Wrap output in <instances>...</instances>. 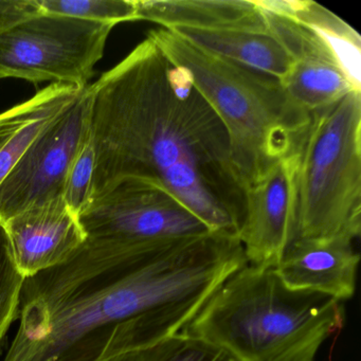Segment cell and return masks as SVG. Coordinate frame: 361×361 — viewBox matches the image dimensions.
Returning <instances> with one entry per match:
<instances>
[{
	"instance_id": "7a4b0ae2",
	"label": "cell",
	"mask_w": 361,
	"mask_h": 361,
	"mask_svg": "<svg viewBox=\"0 0 361 361\" xmlns=\"http://www.w3.org/2000/svg\"><path fill=\"white\" fill-rule=\"evenodd\" d=\"M88 88L94 200L126 179L152 181L211 233L240 240L246 188L225 126L187 71L147 35Z\"/></svg>"
},
{
	"instance_id": "5b68a950",
	"label": "cell",
	"mask_w": 361,
	"mask_h": 361,
	"mask_svg": "<svg viewBox=\"0 0 361 361\" xmlns=\"http://www.w3.org/2000/svg\"><path fill=\"white\" fill-rule=\"evenodd\" d=\"M293 152L298 197L293 240L359 238L361 92L310 114Z\"/></svg>"
},
{
	"instance_id": "44dd1931",
	"label": "cell",
	"mask_w": 361,
	"mask_h": 361,
	"mask_svg": "<svg viewBox=\"0 0 361 361\" xmlns=\"http://www.w3.org/2000/svg\"><path fill=\"white\" fill-rule=\"evenodd\" d=\"M318 344L312 340H303L274 361H316Z\"/></svg>"
},
{
	"instance_id": "2e32d148",
	"label": "cell",
	"mask_w": 361,
	"mask_h": 361,
	"mask_svg": "<svg viewBox=\"0 0 361 361\" xmlns=\"http://www.w3.org/2000/svg\"><path fill=\"white\" fill-rule=\"evenodd\" d=\"M94 361H238L219 346L181 331L155 343L124 350L103 348Z\"/></svg>"
},
{
	"instance_id": "9c48e42d",
	"label": "cell",
	"mask_w": 361,
	"mask_h": 361,
	"mask_svg": "<svg viewBox=\"0 0 361 361\" xmlns=\"http://www.w3.org/2000/svg\"><path fill=\"white\" fill-rule=\"evenodd\" d=\"M92 94H83L33 141L0 183V221L63 197L69 169L90 133Z\"/></svg>"
},
{
	"instance_id": "52a82bcc",
	"label": "cell",
	"mask_w": 361,
	"mask_h": 361,
	"mask_svg": "<svg viewBox=\"0 0 361 361\" xmlns=\"http://www.w3.org/2000/svg\"><path fill=\"white\" fill-rule=\"evenodd\" d=\"M261 10L268 30L293 60L280 83L298 111L310 116L348 92H361V39L354 29L324 30Z\"/></svg>"
},
{
	"instance_id": "3957f363",
	"label": "cell",
	"mask_w": 361,
	"mask_h": 361,
	"mask_svg": "<svg viewBox=\"0 0 361 361\" xmlns=\"http://www.w3.org/2000/svg\"><path fill=\"white\" fill-rule=\"evenodd\" d=\"M149 37L187 71L219 116L245 188L293 151L310 115L291 104L280 81L204 51L169 29L152 30Z\"/></svg>"
},
{
	"instance_id": "d6986e66",
	"label": "cell",
	"mask_w": 361,
	"mask_h": 361,
	"mask_svg": "<svg viewBox=\"0 0 361 361\" xmlns=\"http://www.w3.org/2000/svg\"><path fill=\"white\" fill-rule=\"evenodd\" d=\"M96 152L90 133L75 156L63 190V200L69 210L79 217L94 200Z\"/></svg>"
},
{
	"instance_id": "277c9868",
	"label": "cell",
	"mask_w": 361,
	"mask_h": 361,
	"mask_svg": "<svg viewBox=\"0 0 361 361\" xmlns=\"http://www.w3.org/2000/svg\"><path fill=\"white\" fill-rule=\"evenodd\" d=\"M345 322L343 302L289 289L274 267L247 264L226 279L183 329L238 361H274L314 331Z\"/></svg>"
},
{
	"instance_id": "ba28073f",
	"label": "cell",
	"mask_w": 361,
	"mask_h": 361,
	"mask_svg": "<svg viewBox=\"0 0 361 361\" xmlns=\"http://www.w3.org/2000/svg\"><path fill=\"white\" fill-rule=\"evenodd\" d=\"M88 240L126 247H155L211 233L168 190L126 179L94 198L79 216Z\"/></svg>"
},
{
	"instance_id": "7402d4cb",
	"label": "cell",
	"mask_w": 361,
	"mask_h": 361,
	"mask_svg": "<svg viewBox=\"0 0 361 361\" xmlns=\"http://www.w3.org/2000/svg\"><path fill=\"white\" fill-rule=\"evenodd\" d=\"M9 78L10 79H11V78L18 79L13 73H11V71H6V69L1 68V67H0V80L9 79Z\"/></svg>"
},
{
	"instance_id": "30bf717a",
	"label": "cell",
	"mask_w": 361,
	"mask_h": 361,
	"mask_svg": "<svg viewBox=\"0 0 361 361\" xmlns=\"http://www.w3.org/2000/svg\"><path fill=\"white\" fill-rule=\"evenodd\" d=\"M295 155L272 162L246 188L240 242L249 265L274 267L295 238L297 226Z\"/></svg>"
},
{
	"instance_id": "5bb4252c",
	"label": "cell",
	"mask_w": 361,
	"mask_h": 361,
	"mask_svg": "<svg viewBox=\"0 0 361 361\" xmlns=\"http://www.w3.org/2000/svg\"><path fill=\"white\" fill-rule=\"evenodd\" d=\"M86 87L54 83L0 114V183L33 141L83 94Z\"/></svg>"
},
{
	"instance_id": "e0dca14e",
	"label": "cell",
	"mask_w": 361,
	"mask_h": 361,
	"mask_svg": "<svg viewBox=\"0 0 361 361\" xmlns=\"http://www.w3.org/2000/svg\"><path fill=\"white\" fill-rule=\"evenodd\" d=\"M46 13L71 16L92 22L120 23L136 20L135 0H37Z\"/></svg>"
},
{
	"instance_id": "9a60e30c",
	"label": "cell",
	"mask_w": 361,
	"mask_h": 361,
	"mask_svg": "<svg viewBox=\"0 0 361 361\" xmlns=\"http://www.w3.org/2000/svg\"><path fill=\"white\" fill-rule=\"evenodd\" d=\"M169 30L204 51L280 82L293 65L286 48L269 30H207L183 27Z\"/></svg>"
},
{
	"instance_id": "7c38bea8",
	"label": "cell",
	"mask_w": 361,
	"mask_h": 361,
	"mask_svg": "<svg viewBox=\"0 0 361 361\" xmlns=\"http://www.w3.org/2000/svg\"><path fill=\"white\" fill-rule=\"evenodd\" d=\"M353 243L346 238L293 240L274 269L289 289L344 303L354 297L360 262Z\"/></svg>"
},
{
	"instance_id": "8992f818",
	"label": "cell",
	"mask_w": 361,
	"mask_h": 361,
	"mask_svg": "<svg viewBox=\"0 0 361 361\" xmlns=\"http://www.w3.org/2000/svg\"><path fill=\"white\" fill-rule=\"evenodd\" d=\"M115 26L41 11L0 35V67L31 83L87 87Z\"/></svg>"
},
{
	"instance_id": "ac0fdd59",
	"label": "cell",
	"mask_w": 361,
	"mask_h": 361,
	"mask_svg": "<svg viewBox=\"0 0 361 361\" xmlns=\"http://www.w3.org/2000/svg\"><path fill=\"white\" fill-rule=\"evenodd\" d=\"M26 276L14 261L9 236L0 221V354L12 323L20 316V297Z\"/></svg>"
},
{
	"instance_id": "8fae6325",
	"label": "cell",
	"mask_w": 361,
	"mask_h": 361,
	"mask_svg": "<svg viewBox=\"0 0 361 361\" xmlns=\"http://www.w3.org/2000/svg\"><path fill=\"white\" fill-rule=\"evenodd\" d=\"M4 225L14 261L26 279L68 261L87 238L63 197L31 207Z\"/></svg>"
},
{
	"instance_id": "ffe728a7",
	"label": "cell",
	"mask_w": 361,
	"mask_h": 361,
	"mask_svg": "<svg viewBox=\"0 0 361 361\" xmlns=\"http://www.w3.org/2000/svg\"><path fill=\"white\" fill-rule=\"evenodd\" d=\"M41 11L37 0H0V35Z\"/></svg>"
},
{
	"instance_id": "4fadbf2b",
	"label": "cell",
	"mask_w": 361,
	"mask_h": 361,
	"mask_svg": "<svg viewBox=\"0 0 361 361\" xmlns=\"http://www.w3.org/2000/svg\"><path fill=\"white\" fill-rule=\"evenodd\" d=\"M136 20L164 29L268 31L255 0H135Z\"/></svg>"
},
{
	"instance_id": "6da1fadb",
	"label": "cell",
	"mask_w": 361,
	"mask_h": 361,
	"mask_svg": "<svg viewBox=\"0 0 361 361\" xmlns=\"http://www.w3.org/2000/svg\"><path fill=\"white\" fill-rule=\"evenodd\" d=\"M247 264L240 240L217 233L155 247L86 238L68 261L26 279L4 361H94L103 348L155 343Z\"/></svg>"
}]
</instances>
